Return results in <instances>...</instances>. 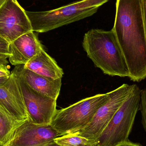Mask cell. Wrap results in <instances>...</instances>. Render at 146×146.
Listing matches in <instances>:
<instances>
[{
	"mask_svg": "<svg viewBox=\"0 0 146 146\" xmlns=\"http://www.w3.org/2000/svg\"><path fill=\"white\" fill-rule=\"evenodd\" d=\"M112 30L123 53L131 80L146 78V33L141 0H117Z\"/></svg>",
	"mask_w": 146,
	"mask_h": 146,
	"instance_id": "1",
	"label": "cell"
},
{
	"mask_svg": "<svg viewBox=\"0 0 146 146\" xmlns=\"http://www.w3.org/2000/svg\"><path fill=\"white\" fill-rule=\"evenodd\" d=\"M82 47L87 56L104 74L129 78L126 60L112 29H91L84 35Z\"/></svg>",
	"mask_w": 146,
	"mask_h": 146,
	"instance_id": "2",
	"label": "cell"
},
{
	"mask_svg": "<svg viewBox=\"0 0 146 146\" xmlns=\"http://www.w3.org/2000/svg\"><path fill=\"white\" fill-rule=\"evenodd\" d=\"M110 0H81L48 11H26L33 31L45 33L93 15Z\"/></svg>",
	"mask_w": 146,
	"mask_h": 146,
	"instance_id": "3",
	"label": "cell"
},
{
	"mask_svg": "<svg viewBox=\"0 0 146 146\" xmlns=\"http://www.w3.org/2000/svg\"><path fill=\"white\" fill-rule=\"evenodd\" d=\"M108 99L107 93L98 94L57 110L50 125L60 136L81 131L91 122L97 111Z\"/></svg>",
	"mask_w": 146,
	"mask_h": 146,
	"instance_id": "4",
	"label": "cell"
},
{
	"mask_svg": "<svg viewBox=\"0 0 146 146\" xmlns=\"http://www.w3.org/2000/svg\"><path fill=\"white\" fill-rule=\"evenodd\" d=\"M140 98L139 87L133 84L130 93L96 140L99 146H114L128 140L139 110Z\"/></svg>",
	"mask_w": 146,
	"mask_h": 146,
	"instance_id": "5",
	"label": "cell"
},
{
	"mask_svg": "<svg viewBox=\"0 0 146 146\" xmlns=\"http://www.w3.org/2000/svg\"><path fill=\"white\" fill-rule=\"evenodd\" d=\"M133 87V85L125 83L107 93V101L97 111L91 122L83 130L76 133L86 139L96 141L125 101Z\"/></svg>",
	"mask_w": 146,
	"mask_h": 146,
	"instance_id": "6",
	"label": "cell"
},
{
	"mask_svg": "<svg viewBox=\"0 0 146 146\" xmlns=\"http://www.w3.org/2000/svg\"><path fill=\"white\" fill-rule=\"evenodd\" d=\"M29 119L37 124H50L56 112V100L30 87L15 67Z\"/></svg>",
	"mask_w": 146,
	"mask_h": 146,
	"instance_id": "7",
	"label": "cell"
},
{
	"mask_svg": "<svg viewBox=\"0 0 146 146\" xmlns=\"http://www.w3.org/2000/svg\"><path fill=\"white\" fill-rule=\"evenodd\" d=\"M31 31L25 10L17 0H7L0 8V36L10 43Z\"/></svg>",
	"mask_w": 146,
	"mask_h": 146,
	"instance_id": "8",
	"label": "cell"
},
{
	"mask_svg": "<svg viewBox=\"0 0 146 146\" xmlns=\"http://www.w3.org/2000/svg\"><path fill=\"white\" fill-rule=\"evenodd\" d=\"M60 136L50 124H35L29 119L15 130L10 139L2 146H43Z\"/></svg>",
	"mask_w": 146,
	"mask_h": 146,
	"instance_id": "9",
	"label": "cell"
},
{
	"mask_svg": "<svg viewBox=\"0 0 146 146\" xmlns=\"http://www.w3.org/2000/svg\"><path fill=\"white\" fill-rule=\"evenodd\" d=\"M0 107L19 121L29 119L15 68L7 82L0 86Z\"/></svg>",
	"mask_w": 146,
	"mask_h": 146,
	"instance_id": "10",
	"label": "cell"
},
{
	"mask_svg": "<svg viewBox=\"0 0 146 146\" xmlns=\"http://www.w3.org/2000/svg\"><path fill=\"white\" fill-rule=\"evenodd\" d=\"M43 49L34 31L27 33L9 44V62L15 66L25 65Z\"/></svg>",
	"mask_w": 146,
	"mask_h": 146,
	"instance_id": "11",
	"label": "cell"
},
{
	"mask_svg": "<svg viewBox=\"0 0 146 146\" xmlns=\"http://www.w3.org/2000/svg\"><path fill=\"white\" fill-rule=\"evenodd\" d=\"M20 74L26 83L35 91L57 100L62 85V79L53 80L31 72L24 68V65L17 66Z\"/></svg>",
	"mask_w": 146,
	"mask_h": 146,
	"instance_id": "12",
	"label": "cell"
},
{
	"mask_svg": "<svg viewBox=\"0 0 146 146\" xmlns=\"http://www.w3.org/2000/svg\"><path fill=\"white\" fill-rule=\"evenodd\" d=\"M24 68L38 74L53 80L62 79L64 75L62 68L59 66L56 62L44 49L24 65Z\"/></svg>",
	"mask_w": 146,
	"mask_h": 146,
	"instance_id": "13",
	"label": "cell"
},
{
	"mask_svg": "<svg viewBox=\"0 0 146 146\" xmlns=\"http://www.w3.org/2000/svg\"><path fill=\"white\" fill-rule=\"evenodd\" d=\"M24 122L14 119L0 107V146L7 143L15 130Z\"/></svg>",
	"mask_w": 146,
	"mask_h": 146,
	"instance_id": "14",
	"label": "cell"
},
{
	"mask_svg": "<svg viewBox=\"0 0 146 146\" xmlns=\"http://www.w3.org/2000/svg\"><path fill=\"white\" fill-rule=\"evenodd\" d=\"M54 142L60 146H87L97 141L86 139L79 135L78 133H75L57 137L54 140Z\"/></svg>",
	"mask_w": 146,
	"mask_h": 146,
	"instance_id": "15",
	"label": "cell"
},
{
	"mask_svg": "<svg viewBox=\"0 0 146 146\" xmlns=\"http://www.w3.org/2000/svg\"><path fill=\"white\" fill-rule=\"evenodd\" d=\"M139 110L141 112L142 117L141 122L146 132V86L144 89L141 90Z\"/></svg>",
	"mask_w": 146,
	"mask_h": 146,
	"instance_id": "16",
	"label": "cell"
},
{
	"mask_svg": "<svg viewBox=\"0 0 146 146\" xmlns=\"http://www.w3.org/2000/svg\"><path fill=\"white\" fill-rule=\"evenodd\" d=\"M9 43L0 36V58H9Z\"/></svg>",
	"mask_w": 146,
	"mask_h": 146,
	"instance_id": "17",
	"label": "cell"
},
{
	"mask_svg": "<svg viewBox=\"0 0 146 146\" xmlns=\"http://www.w3.org/2000/svg\"><path fill=\"white\" fill-rule=\"evenodd\" d=\"M10 72L8 66H0V76H9L10 75Z\"/></svg>",
	"mask_w": 146,
	"mask_h": 146,
	"instance_id": "18",
	"label": "cell"
},
{
	"mask_svg": "<svg viewBox=\"0 0 146 146\" xmlns=\"http://www.w3.org/2000/svg\"><path fill=\"white\" fill-rule=\"evenodd\" d=\"M141 8L146 33V0H141Z\"/></svg>",
	"mask_w": 146,
	"mask_h": 146,
	"instance_id": "19",
	"label": "cell"
},
{
	"mask_svg": "<svg viewBox=\"0 0 146 146\" xmlns=\"http://www.w3.org/2000/svg\"><path fill=\"white\" fill-rule=\"evenodd\" d=\"M114 146H142L140 144H138V143H134V142H131L129 141L128 140L127 141H124V142H121L119 143L117 145Z\"/></svg>",
	"mask_w": 146,
	"mask_h": 146,
	"instance_id": "20",
	"label": "cell"
},
{
	"mask_svg": "<svg viewBox=\"0 0 146 146\" xmlns=\"http://www.w3.org/2000/svg\"><path fill=\"white\" fill-rule=\"evenodd\" d=\"M8 61L6 58H0V66H8Z\"/></svg>",
	"mask_w": 146,
	"mask_h": 146,
	"instance_id": "21",
	"label": "cell"
},
{
	"mask_svg": "<svg viewBox=\"0 0 146 146\" xmlns=\"http://www.w3.org/2000/svg\"><path fill=\"white\" fill-rule=\"evenodd\" d=\"M43 146H60L57 145V144H56L53 141V142H51V143H49V144H47V145H44ZM87 146H99L98 145V143H94V144H93V145H91Z\"/></svg>",
	"mask_w": 146,
	"mask_h": 146,
	"instance_id": "22",
	"label": "cell"
},
{
	"mask_svg": "<svg viewBox=\"0 0 146 146\" xmlns=\"http://www.w3.org/2000/svg\"><path fill=\"white\" fill-rule=\"evenodd\" d=\"M9 76H0V86L3 85L7 82Z\"/></svg>",
	"mask_w": 146,
	"mask_h": 146,
	"instance_id": "23",
	"label": "cell"
},
{
	"mask_svg": "<svg viewBox=\"0 0 146 146\" xmlns=\"http://www.w3.org/2000/svg\"><path fill=\"white\" fill-rule=\"evenodd\" d=\"M7 0H0V8L5 3Z\"/></svg>",
	"mask_w": 146,
	"mask_h": 146,
	"instance_id": "24",
	"label": "cell"
}]
</instances>
